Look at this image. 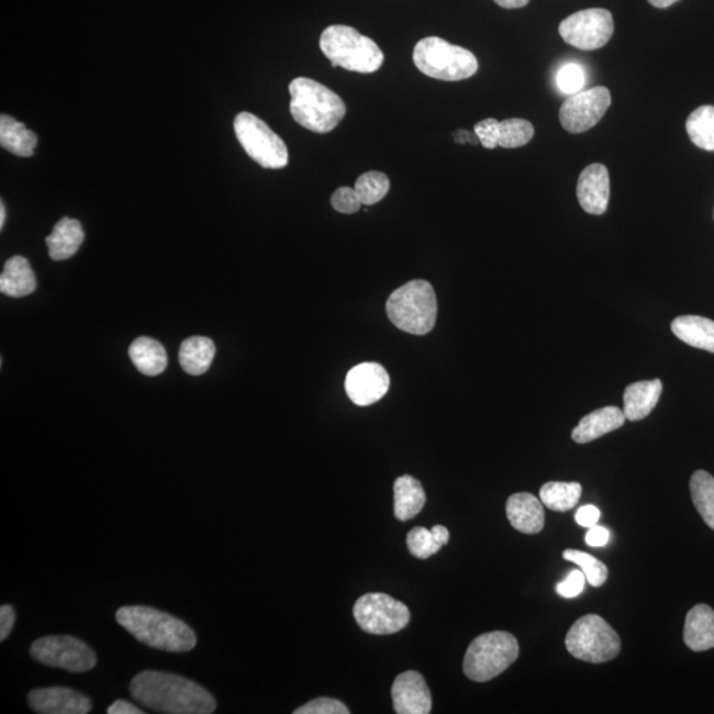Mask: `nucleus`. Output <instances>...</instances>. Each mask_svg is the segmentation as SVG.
Listing matches in <instances>:
<instances>
[{
  "label": "nucleus",
  "mask_w": 714,
  "mask_h": 714,
  "mask_svg": "<svg viewBox=\"0 0 714 714\" xmlns=\"http://www.w3.org/2000/svg\"><path fill=\"white\" fill-rule=\"evenodd\" d=\"M130 693L142 706L158 713L210 714L216 700L205 688L178 674L143 671L130 683Z\"/></svg>",
  "instance_id": "nucleus-1"
},
{
  "label": "nucleus",
  "mask_w": 714,
  "mask_h": 714,
  "mask_svg": "<svg viewBox=\"0 0 714 714\" xmlns=\"http://www.w3.org/2000/svg\"><path fill=\"white\" fill-rule=\"evenodd\" d=\"M116 622L143 645L167 652H188L198 638L186 622L147 606H125L115 614Z\"/></svg>",
  "instance_id": "nucleus-2"
},
{
  "label": "nucleus",
  "mask_w": 714,
  "mask_h": 714,
  "mask_svg": "<svg viewBox=\"0 0 714 714\" xmlns=\"http://www.w3.org/2000/svg\"><path fill=\"white\" fill-rule=\"evenodd\" d=\"M289 92L291 115L310 132H333L347 114L346 103L341 97L315 80L298 77L291 81Z\"/></svg>",
  "instance_id": "nucleus-3"
},
{
  "label": "nucleus",
  "mask_w": 714,
  "mask_h": 714,
  "mask_svg": "<svg viewBox=\"0 0 714 714\" xmlns=\"http://www.w3.org/2000/svg\"><path fill=\"white\" fill-rule=\"evenodd\" d=\"M320 45L333 67L373 74L384 63L379 45L348 25H330L323 31Z\"/></svg>",
  "instance_id": "nucleus-4"
},
{
  "label": "nucleus",
  "mask_w": 714,
  "mask_h": 714,
  "mask_svg": "<svg viewBox=\"0 0 714 714\" xmlns=\"http://www.w3.org/2000/svg\"><path fill=\"white\" fill-rule=\"evenodd\" d=\"M389 320L412 335H426L436 326L438 304L433 286L422 279L393 291L387 302Z\"/></svg>",
  "instance_id": "nucleus-5"
},
{
  "label": "nucleus",
  "mask_w": 714,
  "mask_h": 714,
  "mask_svg": "<svg viewBox=\"0 0 714 714\" xmlns=\"http://www.w3.org/2000/svg\"><path fill=\"white\" fill-rule=\"evenodd\" d=\"M413 62L422 74L440 81L470 79L478 71L476 55L444 38H422L413 51Z\"/></svg>",
  "instance_id": "nucleus-6"
},
{
  "label": "nucleus",
  "mask_w": 714,
  "mask_h": 714,
  "mask_svg": "<svg viewBox=\"0 0 714 714\" xmlns=\"http://www.w3.org/2000/svg\"><path fill=\"white\" fill-rule=\"evenodd\" d=\"M521 648L514 635L493 632L479 635L467 648L464 671L477 683H486L499 677L515 663Z\"/></svg>",
  "instance_id": "nucleus-7"
},
{
  "label": "nucleus",
  "mask_w": 714,
  "mask_h": 714,
  "mask_svg": "<svg viewBox=\"0 0 714 714\" xmlns=\"http://www.w3.org/2000/svg\"><path fill=\"white\" fill-rule=\"evenodd\" d=\"M565 646L571 657L600 665L618 657L622 645L620 635L602 616L588 614L570 627Z\"/></svg>",
  "instance_id": "nucleus-8"
},
{
  "label": "nucleus",
  "mask_w": 714,
  "mask_h": 714,
  "mask_svg": "<svg viewBox=\"0 0 714 714\" xmlns=\"http://www.w3.org/2000/svg\"><path fill=\"white\" fill-rule=\"evenodd\" d=\"M235 133L239 145L246 154L264 168L279 170L289 164V152L285 142L259 120L255 114L248 112L236 115Z\"/></svg>",
  "instance_id": "nucleus-9"
},
{
  "label": "nucleus",
  "mask_w": 714,
  "mask_h": 714,
  "mask_svg": "<svg viewBox=\"0 0 714 714\" xmlns=\"http://www.w3.org/2000/svg\"><path fill=\"white\" fill-rule=\"evenodd\" d=\"M31 657L38 663L71 673L93 670L97 657L87 643L69 635H49L32 643Z\"/></svg>",
  "instance_id": "nucleus-10"
},
{
  "label": "nucleus",
  "mask_w": 714,
  "mask_h": 714,
  "mask_svg": "<svg viewBox=\"0 0 714 714\" xmlns=\"http://www.w3.org/2000/svg\"><path fill=\"white\" fill-rule=\"evenodd\" d=\"M354 616L361 629L373 635L399 633L411 621V612L405 603L382 593L360 596L355 603Z\"/></svg>",
  "instance_id": "nucleus-11"
},
{
  "label": "nucleus",
  "mask_w": 714,
  "mask_h": 714,
  "mask_svg": "<svg viewBox=\"0 0 714 714\" xmlns=\"http://www.w3.org/2000/svg\"><path fill=\"white\" fill-rule=\"evenodd\" d=\"M561 37L571 47L594 51L610 42L614 34L612 12L605 9H589L576 12L558 25Z\"/></svg>",
  "instance_id": "nucleus-12"
},
{
  "label": "nucleus",
  "mask_w": 714,
  "mask_h": 714,
  "mask_svg": "<svg viewBox=\"0 0 714 714\" xmlns=\"http://www.w3.org/2000/svg\"><path fill=\"white\" fill-rule=\"evenodd\" d=\"M612 105V94L605 87H595L569 96L560 109L561 125L567 132L581 134L594 127Z\"/></svg>",
  "instance_id": "nucleus-13"
},
{
  "label": "nucleus",
  "mask_w": 714,
  "mask_h": 714,
  "mask_svg": "<svg viewBox=\"0 0 714 714\" xmlns=\"http://www.w3.org/2000/svg\"><path fill=\"white\" fill-rule=\"evenodd\" d=\"M344 386L354 404L368 406L384 398L391 379L386 368L378 362H362L350 369Z\"/></svg>",
  "instance_id": "nucleus-14"
},
{
  "label": "nucleus",
  "mask_w": 714,
  "mask_h": 714,
  "mask_svg": "<svg viewBox=\"0 0 714 714\" xmlns=\"http://www.w3.org/2000/svg\"><path fill=\"white\" fill-rule=\"evenodd\" d=\"M31 710L42 714H87L92 701L64 687L37 688L29 694Z\"/></svg>",
  "instance_id": "nucleus-15"
},
{
  "label": "nucleus",
  "mask_w": 714,
  "mask_h": 714,
  "mask_svg": "<svg viewBox=\"0 0 714 714\" xmlns=\"http://www.w3.org/2000/svg\"><path fill=\"white\" fill-rule=\"evenodd\" d=\"M395 713L427 714L432 712V693L421 673L406 671L395 678L392 687Z\"/></svg>",
  "instance_id": "nucleus-16"
},
{
  "label": "nucleus",
  "mask_w": 714,
  "mask_h": 714,
  "mask_svg": "<svg viewBox=\"0 0 714 714\" xmlns=\"http://www.w3.org/2000/svg\"><path fill=\"white\" fill-rule=\"evenodd\" d=\"M577 199L582 210L601 216L610 200V177L607 168L600 164L590 165L583 170L577 183Z\"/></svg>",
  "instance_id": "nucleus-17"
},
{
  "label": "nucleus",
  "mask_w": 714,
  "mask_h": 714,
  "mask_svg": "<svg viewBox=\"0 0 714 714\" xmlns=\"http://www.w3.org/2000/svg\"><path fill=\"white\" fill-rule=\"evenodd\" d=\"M505 512H507L512 527L522 532V534L536 535L544 529V504L540 499L532 495V493H514L507 500Z\"/></svg>",
  "instance_id": "nucleus-18"
},
{
  "label": "nucleus",
  "mask_w": 714,
  "mask_h": 714,
  "mask_svg": "<svg viewBox=\"0 0 714 714\" xmlns=\"http://www.w3.org/2000/svg\"><path fill=\"white\" fill-rule=\"evenodd\" d=\"M625 413L616 406L596 409L583 417L571 432L577 444H589L625 425Z\"/></svg>",
  "instance_id": "nucleus-19"
},
{
  "label": "nucleus",
  "mask_w": 714,
  "mask_h": 714,
  "mask_svg": "<svg viewBox=\"0 0 714 714\" xmlns=\"http://www.w3.org/2000/svg\"><path fill=\"white\" fill-rule=\"evenodd\" d=\"M663 382L659 379L638 381L629 384L623 394V413L628 421H640L648 417L658 405Z\"/></svg>",
  "instance_id": "nucleus-20"
},
{
  "label": "nucleus",
  "mask_w": 714,
  "mask_h": 714,
  "mask_svg": "<svg viewBox=\"0 0 714 714\" xmlns=\"http://www.w3.org/2000/svg\"><path fill=\"white\" fill-rule=\"evenodd\" d=\"M684 643L694 652H704L714 648V610L711 606L696 605L687 614Z\"/></svg>",
  "instance_id": "nucleus-21"
},
{
  "label": "nucleus",
  "mask_w": 714,
  "mask_h": 714,
  "mask_svg": "<svg viewBox=\"0 0 714 714\" xmlns=\"http://www.w3.org/2000/svg\"><path fill=\"white\" fill-rule=\"evenodd\" d=\"M83 230L77 220L64 217L55 225L51 235L45 238L49 257L54 261H64L79 252L83 243Z\"/></svg>",
  "instance_id": "nucleus-22"
},
{
  "label": "nucleus",
  "mask_w": 714,
  "mask_h": 714,
  "mask_svg": "<svg viewBox=\"0 0 714 714\" xmlns=\"http://www.w3.org/2000/svg\"><path fill=\"white\" fill-rule=\"evenodd\" d=\"M36 277L30 263L22 256L11 257L0 276V291L12 298L27 297L36 290Z\"/></svg>",
  "instance_id": "nucleus-23"
},
{
  "label": "nucleus",
  "mask_w": 714,
  "mask_h": 714,
  "mask_svg": "<svg viewBox=\"0 0 714 714\" xmlns=\"http://www.w3.org/2000/svg\"><path fill=\"white\" fill-rule=\"evenodd\" d=\"M671 330L688 346L714 354V321L699 315H683L672 322Z\"/></svg>",
  "instance_id": "nucleus-24"
},
{
  "label": "nucleus",
  "mask_w": 714,
  "mask_h": 714,
  "mask_svg": "<svg viewBox=\"0 0 714 714\" xmlns=\"http://www.w3.org/2000/svg\"><path fill=\"white\" fill-rule=\"evenodd\" d=\"M394 515L401 522L412 521L426 503L424 487L417 479L404 476L394 482Z\"/></svg>",
  "instance_id": "nucleus-25"
},
{
  "label": "nucleus",
  "mask_w": 714,
  "mask_h": 714,
  "mask_svg": "<svg viewBox=\"0 0 714 714\" xmlns=\"http://www.w3.org/2000/svg\"><path fill=\"white\" fill-rule=\"evenodd\" d=\"M214 355L216 346L210 337L191 336L181 343L179 362L188 375L200 376L210 369Z\"/></svg>",
  "instance_id": "nucleus-26"
},
{
  "label": "nucleus",
  "mask_w": 714,
  "mask_h": 714,
  "mask_svg": "<svg viewBox=\"0 0 714 714\" xmlns=\"http://www.w3.org/2000/svg\"><path fill=\"white\" fill-rule=\"evenodd\" d=\"M0 146L16 157L29 158L35 153L37 136L10 115L0 116Z\"/></svg>",
  "instance_id": "nucleus-27"
},
{
  "label": "nucleus",
  "mask_w": 714,
  "mask_h": 714,
  "mask_svg": "<svg viewBox=\"0 0 714 714\" xmlns=\"http://www.w3.org/2000/svg\"><path fill=\"white\" fill-rule=\"evenodd\" d=\"M130 359L133 365L143 375L158 376L167 367L166 349L152 337L141 336L134 341L129 349Z\"/></svg>",
  "instance_id": "nucleus-28"
},
{
  "label": "nucleus",
  "mask_w": 714,
  "mask_h": 714,
  "mask_svg": "<svg viewBox=\"0 0 714 714\" xmlns=\"http://www.w3.org/2000/svg\"><path fill=\"white\" fill-rule=\"evenodd\" d=\"M449 540V531L444 525H436L432 529L415 527L409 532L406 537L409 551L420 560H426V558L438 554Z\"/></svg>",
  "instance_id": "nucleus-29"
},
{
  "label": "nucleus",
  "mask_w": 714,
  "mask_h": 714,
  "mask_svg": "<svg viewBox=\"0 0 714 714\" xmlns=\"http://www.w3.org/2000/svg\"><path fill=\"white\" fill-rule=\"evenodd\" d=\"M582 487L577 482H548L542 487L540 500L545 507L567 512L579 504Z\"/></svg>",
  "instance_id": "nucleus-30"
},
{
  "label": "nucleus",
  "mask_w": 714,
  "mask_h": 714,
  "mask_svg": "<svg viewBox=\"0 0 714 714\" xmlns=\"http://www.w3.org/2000/svg\"><path fill=\"white\" fill-rule=\"evenodd\" d=\"M691 497L700 516L707 527L714 531V478L710 472L704 470L693 472Z\"/></svg>",
  "instance_id": "nucleus-31"
},
{
  "label": "nucleus",
  "mask_w": 714,
  "mask_h": 714,
  "mask_svg": "<svg viewBox=\"0 0 714 714\" xmlns=\"http://www.w3.org/2000/svg\"><path fill=\"white\" fill-rule=\"evenodd\" d=\"M687 133L691 141L706 152H714V107H701L688 116Z\"/></svg>",
  "instance_id": "nucleus-32"
},
{
  "label": "nucleus",
  "mask_w": 714,
  "mask_h": 714,
  "mask_svg": "<svg viewBox=\"0 0 714 714\" xmlns=\"http://www.w3.org/2000/svg\"><path fill=\"white\" fill-rule=\"evenodd\" d=\"M389 188H391V181H389L386 174L380 171L362 174L355 185V191L362 205L379 203L387 197Z\"/></svg>",
  "instance_id": "nucleus-33"
},
{
  "label": "nucleus",
  "mask_w": 714,
  "mask_h": 714,
  "mask_svg": "<svg viewBox=\"0 0 714 714\" xmlns=\"http://www.w3.org/2000/svg\"><path fill=\"white\" fill-rule=\"evenodd\" d=\"M535 129L532 123L521 119L499 122L498 145L504 148H517L527 145L534 138Z\"/></svg>",
  "instance_id": "nucleus-34"
},
{
  "label": "nucleus",
  "mask_w": 714,
  "mask_h": 714,
  "mask_svg": "<svg viewBox=\"0 0 714 714\" xmlns=\"http://www.w3.org/2000/svg\"><path fill=\"white\" fill-rule=\"evenodd\" d=\"M564 560L574 562L582 569L587 581L594 588H600L606 582L609 577V569L605 564L596 560L592 555L585 551L567 549L562 554Z\"/></svg>",
  "instance_id": "nucleus-35"
},
{
  "label": "nucleus",
  "mask_w": 714,
  "mask_h": 714,
  "mask_svg": "<svg viewBox=\"0 0 714 714\" xmlns=\"http://www.w3.org/2000/svg\"><path fill=\"white\" fill-rule=\"evenodd\" d=\"M585 82V74H583V69L579 64L571 63L565 65V67L558 71L557 87L560 88L564 94L573 96L581 92Z\"/></svg>",
  "instance_id": "nucleus-36"
},
{
  "label": "nucleus",
  "mask_w": 714,
  "mask_h": 714,
  "mask_svg": "<svg viewBox=\"0 0 714 714\" xmlns=\"http://www.w3.org/2000/svg\"><path fill=\"white\" fill-rule=\"evenodd\" d=\"M349 710L342 701L320 698L294 711V714H348Z\"/></svg>",
  "instance_id": "nucleus-37"
},
{
  "label": "nucleus",
  "mask_w": 714,
  "mask_h": 714,
  "mask_svg": "<svg viewBox=\"0 0 714 714\" xmlns=\"http://www.w3.org/2000/svg\"><path fill=\"white\" fill-rule=\"evenodd\" d=\"M331 204L334 210L341 213H356L360 210L362 203L357 197L355 188L341 187L331 197Z\"/></svg>",
  "instance_id": "nucleus-38"
},
{
  "label": "nucleus",
  "mask_w": 714,
  "mask_h": 714,
  "mask_svg": "<svg viewBox=\"0 0 714 714\" xmlns=\"http://www.w3.org/2000/svg\"><path fill=\"white\" fill-rule=\"evenodd\" d=\"M587 577L581 570H571L567 579L557 585V593L564 599H574L582 593Z\"/></svg>",
  "instance_id": "nucleus-39"
},
{
  "label": "nucleus",
  "mask_w": 714,
  "mask_h": 714,
  "mask_svg": "<svg viewBox=\"0 0 714 714\" xmlns=\"http://www.w3.org/2000/svg\"><path fill=\"white\" fill-rule=\"evenodd\" d=\"M473 132H476L483 147L495 148L499 146V121L495 119H487L478 122L476 127H473Z\"/></svg>",
  "instance_id": "nucleus-40"
},
{
  "label": "nucleus",
  "mask_w": 714,
  "mask_h": 714,
  "mask_svg": "<svg viewBox=\"0 0 714 714\" xmlns=\"http://www.w3.org/2000/svg\"><path fill=\"white\" fill-rule=\"evenodd\" d=\"M601 511L594 505H583L576 514V522L583 528H592L600 522Z\"/></svg>",
  "instance_id": "nucleus-41"
},
{
  "label": "nucleus",
  "mask_w": 714,
  "mask_h": 714,
  "mask_svg": "<svg viewBox=\"0 0 714 714\" xmlns=\"http://www.w3.org/2000/svg\"><path fill=\"white\" fill-rule=\"evenodd\" d=\"M15 623V610L10 605L0 607V640L9 638L12 627Z\"/></svg>",
  "instance_id": "nucleus-42"
},
{
  "label": "nucleus",
  "mask_w": 714,
  "mask_h": 714,
  "mask_svg": "<svg viewBox=\"0 0 714 714\" xmlns=\"http://www.w3.org/2000/svg\"><path fill=\"white\" fill-rule=\"evenodd\" d=\"M610 532L606 528L600 527V525H594V527L589 528L587 534V544L589 547L601 548L605 547L609 543Z\"/></svg>",
  "instance_id": "nucleus-43"
},
{
  "label": "nucleus",
  "mask_w": 714,
  "mask_h": 714,
  "mask_svg": "<svg viewBox=\"0 0 714 714\" xmlns=\"http://www.w3.org/2000/svg\"><path fill=\"white\" fill-rule=\"evenodd\" d=\"M109 714H142L143 711L129 701L116 700L115 703L109 706Z\"/></svg>",
  "instance_id": "nucleus-44"
},
{
  "label": "nucleus",
  "mask_w": 714,
  "mask_h": 714,
  "mask_svg": "<svg viewBox=\"0 0 714 714\" xmlns=\"http://www.w3.org/2000/svg\"><path fill=\"white\" fill-rule=\"evenodd\" d=\"M500 8L514 10L525 8L529 0H493Z\"/></svg>",
  "instance_id": "nucleus-45"
},
{
  "label": "nucleus",
  "mask_w": 714,
  "mask_h": 714,
  "mask_svg": "<svg viewBox=\"0 0 714 714\" xmlns=\"http://www.w3.org/2000/svg\"><path fill=\"white\" fill-rule=\"evenodd\" d=\"M654 8L657 9H667L671 8L672 4L679 2V0H648Z\"/></svg>",
  "instance_id": "nucleus-46"
},
{
  "label": "nucleus",
  "mask_w": 714,
  "mask_h": 714,
  "mask_svg": "<svg viewBox=\"0 0 714 714\" xmlns=\"http://www.w3.org/2000/svg\"><path fill=\"white\" fill-rule=\"evenodd\" d=\"M456 141L458 143L477 142V140L471 138L470 133L466 132V130H459V132L456 133Z\"/></svg>",
  "instance_id": "nucleus-47"
},
{
  "label": "nucleus",
  "mask_w": 714,
  "mask_h": 714,
  "mask_svg": "<svg viewBox=\"0 0 714 714\" xmlns=\"http://www.w3.org/2000/svg\"><path fill=\"white\" fill-rule=\"evenodd\" d=\"M4 222H5V207L2 201V203H0V228H3Z\"/></svg>",
  "instance_id": "nucleus-48"
}]
</instances>
